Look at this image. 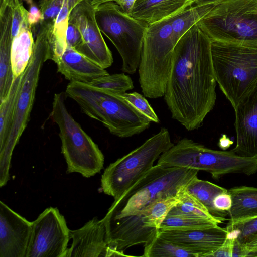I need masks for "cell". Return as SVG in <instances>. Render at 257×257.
I'll return each mask as SVG.
<instances>
[{"instance_id": "20", "label": "cell", "mask_w": 257, "mask_h": 257, "mask_svg": "<svg viewBox=\"0 0 257 257\" xmlns=\"http://www.w3.org/2000/svg\"><path fill=\"white\" fill-rule=\"evenodd\" d=\"M195 0H136L128 14L148 25L191 7Z\"/></svg>"}, {"instance_id": "26", "label": "cell", "mask_w": 257, "mask_h": 257, "mask_svg": "<svg viewBox=\"0 0 257 257\" xmlns=\"http://www.w3.org/2000/svg\"><path fill=\"white\" fill-rule=\"evenodd\" d=\"M180 202L169 211L168 216H180L192 219L216 221L205 207L185 188L180 194Z\"/></svg>"}, {"instance_id": "27", "label": "cell", "mask_w": 257, "mask_h": 257, "mask_svg": "<svg viewBox=\"0 0 257 257\" xmlns=\"http://www.w3.org/2000/svg\"><path fill=\"white\" fill-rule=\"evenodd\" d=\"M71 11L68 0H65L54 22L51 35V60L60 56L67 46L66 34Z\"/></svg>"}, {"instance_id": "45", "label": "cell", "mask_w": 257, "mask_h": 257, "mask_svg": "<svg viewBox=\"0 0 257 257\" xmlns=\"http://www.w3.org/2000/svg\"><path fill=\"white\" fill-rule=\"evenodd\" d=\"M28 4H29V5H31L32 4V3H33V1L32 0H24Z\"/></svg>"}, {"instance_id": "1", "label": "cell", "mask_w": 257, "mask_h": 257, "mask_svg": "<svg viewBox=\"0 0 257 257\" xmlns=\"http://www.w3.org/2000/svg\"><path fill=\"white\" fill-rule=\"evenodd\" d=\"M211 42L196 23L174 50L164 99L172 118L188 131L200 127L215 104Z\"/></svg>"}, {"instance_id": "15", "label": "cell", "mask_w": 257, "mask_h": 257, "mask_svg": "<svg viewBox=\"0 0 257 257\" xmlns=\"http://www.w3.org/2000/svg\"><path fill=\"white\" fill-rule=\"evenodd\" d=\"M32 221L0 201V257H26Z\"/></svg>"}, {"instance_id": "18", "label": "cell", "mask_w": 257, "mask_h": 257, "mask_svg": "<svg viewBox=\"0 0 257 257\" xmlns=\"http://www.w3.org/2000/svg\"><path fill=\"white\" fill-rule=\"evenodd\" d=\"M53 61L58 72L70 82L89 84L94 79L109 74L105 69L68 45Z\"/></svg>"}, {"instance_id": "35", "label": "cell", "mask_w": 257, "mask_h": 257, "mask_svg": "<svg viewBox=\"0 0 257 257\" xmlns=\"http://www.w3.org/2000/svg\"><path fill=\"white\" fill-rule=\"evenodd\" d=\"M66 41L68 46L77 49L82 44L81 33L77 26L69 20L66 34Z\"/></svg>"}, {"instance_id": "8", "label": "cell", "mask_w": 257, "mask_h": 257, "mask_svg": "<svg viewBox=\"0 0 257 257\" xmlns=\"http://www.w3.org/2000/svg\"><path fill=\"white\" fill-rule=\"evenodd\" d=\"M65 95L63 92L54 94L51 116L59 129L67 172L78 173L89 178L103 169L104 157L97 145L68 111Z\"/></svg>"}, {"instance_id": "17", "label": "cell", "mask_w": 257, "mask_h": 257, "mask_svg": "<svg viewBox=\"0 0 257 257\" xmlns=\"http://www.w3.org/2000/svg\"><path fill=\"white\" fill-rule=\"evenodd\" d=\"M70 237L72 242L66 257H107L108 245L102 219L95 217L80 228L70 230Z\"/></svg>"}, {"instance_id": "38", "label": "cell", "mask_w": 257, "mask_h": 257, "mask_svg": "<svg viewBox=\"0 0 257 257\" xmlns=\"http://www.w3.org/2000/svg\"><path fill=\"white\" fill-rule=\"evenodd\" d=\"M27 19L29 26L32 29L43 20V16L40 8L34 3L30 5Z\"/></svg>"}, {"instance_id": "11", "label": "cell", "mask_w": 257, "mask_h": 257, "mask_svg": "<svg viewBox=\"0 0 257 257\" xmlns=\"http://www.w3.org/2000/svg\"><path fill=\"white\" fill-rule=\"evenodd\" d=\"M95 16L101 32L112 43L121 57V70L134 74L140 63L148 24L132 17L114 2L95 8Z\"/></svg>"}, {"instance_id": "44", "label": "cell", "mask_w": 257, "mask_h": 257, "mask_svg": "<svg viewBox=\"0 0 257 257\" xmlns=\"http://www.w3.org/2000/svg\"><path fill=\"white\" fill-rule=\"evenodd\" d=\"M224 0H195L194 4L195 5H202L207 4L215 5Z\"/></svg>"}, {"instance_id": "31", "label": "cell", "mask_w": 257, "mask_h": 257, "mask_svg": "<svg viewBox=\"0 0 257 257\" xmlns=\"http://www.w3.org/2000/svg\"><path fill=\"white\" fill-rule=\"evenodd\" d=\"M226 228L229 235L245 244L257 238V217L234 223H228Z\"/></svg>"}, {"instance_id": "37", "label": "cell", "mask_w": 257, "mask_h": 257, "mask_svg": "<svg viewBox=\"0 0 257 257\" xmlns=\"http://www.w3.org/2000/svg\"><path fill=\"white\" fill-rule=\"evenodd\" d=\"M214 207L218 210L228 212L232 205V199L228 191L215 196L213 201Z\"/></svg>"}, {"instance_id": "24", "label": "cell", "mask_w": 257, "mask_h": 257, "mask_svg": "<svg viewBox=\"0 0 257 257\" xmlns=\"http://www.w3.org/2000/svg\"><path fill=\"white\" fill-rule=\"evenodd\" d=\"M22 75L14 78L7 96L0 101V147L5 144L10 133Z\"/></svg>"}, {"instance_id": "42", "label": "cell", "mask_w": 257, "mask_h": 257, "mask_svg": "<svg viewBox=\"0 0 257 257\" xmlns=\"http://www.w3.org/2000/svg\"><path fill=\"white\" fill-rule=\"evenodd\" d=\"M135 1L136 0H119L117 4L128 14Z\"/></svg>"}, {"instance_id": "12", "label": "cell", "mask_w": 257, "mask_h": 257, "mask_svg": "<svg viewBox=\"0 0 257 257\" xmlns=\"http://www.w3.org/2000/svg\"><path fill=\"white\" fill-rule=\"evenodd\" d=\"M70 230L57 208H46L32 221L26 257H66Z\"/></svg>"}, {"instance_id": "9", "label": "cell", "mask_w": 257, "mask_h": 257, "mask_svg": "<svg viewBox=\"0 0 257 257\" xmlns=\"http://www.w3.org/2000/svg\"><path fill=\"white\" fill-rule=\"evenodd\" d=\"M197 24L211 41L257 46V0H224Z\"/></svg>"}, {"instance_id": "14", "label": "cell", "mask_w": 257, "mask_h": 257, "mask_svg": "<svg viewBox=\"0 0 257 257\" xmlns=\"http://www.w3.org/2000/svg\"><path fill=\"white\" fill-rule=\"evenodd\" d=\"M234 109L236 144L231 150L257 160V82Z\"/></svg>"}, {"instance_id": "34", "label": "cell", "mask_w": 257, "mask_h": 257, "mask_svg": "<svg viewBox=\"0 0 257 257\" xmlns=\"http://www.w3.org/2000/svg\"><path fill=\"white\" fill-rule=\"evenodd\" d=\"M65 0H40L39 7L43 21H55Z\"/></svg>"}, {"instance_id": "32", "label": "cell", "mask_w": 257, "mask_h": 257, "mask_svg": "<svg viewBox=\"0 0 257 257\" xmlns=\"http://www.w3.org/2000/svg\"><path fill=\"white\" fill-rule=\"evenodd\" d=\"M136 109L148 117L151 122L159 123V119L147 100L142 94L133 92L120 94Z\"/></svg>"}, {"instance_id": "2", "label": "cell", "mask_w": 257, "mask_h": 257, "mask_svg": "<svg viewBox=\"0 0 257 257\" xmlns=\"http://www.w3.org/2000/svg\"><path fill=\"white\" fill-rule=\"evenodd\" d=\"M214 5H195L148 25L139 66V83L145 97L164 95L174 48L180 39L205 16Z\"/></svg>"}, {"instance_id": "21", "label": "cell", "mask_w": 257, "mask_h": 257, "mask_svg": "<svg viewBox=\"0 0 257 257\" xmlns=\"http://www.w3.org/2000/svg\"><path fill=\"white\" fill-rule=\"evenodd\" d=\"M232 199L228 223H234L257 217V188L237 186L228 190Z\"/></svg>"}, {"instance_id": "30", "label": "cell", "mask_w": 257, "mask_h": 257, "mask_svg": "<svg viewBox=\"0 0 257 257\" xmlns=\"http://www.w3.org/2000/svg\"><path fill=\"white\" fill-rule=\"evenodd\" d=\"M89 85L118 95L134 88L131 78L124 73L99 77L94 79Z\"/></svg>"}, {"instance_id": "16", "label": "cell", "mask_w": 257, "mask_h": 257, "mask_svg": "<svg viewBox=\"0 0 257 257\" xmlns=\"http://www.w3.org/2000/svg\"><path fill=\"white\" fill-rule=\"evenodd\" d=\"M228 235L225 228L215 226L189 230L159 231L158 236L195 252L199 257H209L224 242Z\"/></svg>"}, {"instance_id": "13", "label": "cell", "mask_w": 257, "mask_h": 257, "mask_svg": "<svg viewBox=\"0 0 257 257\" xmlns=\"http://www.w3.org/2000/svg\"><path fill=\"white\" fill-rule=\"evenodd\" d=\"M69 20L77 26L82 35V44L76 50L104 69L111 66L112 55L97 24L94 8L83 0L72 10Z\"/></svg>"}, {"instance_id": "33", "label": "cell", "mask_w": 257, "mask_h": 257, "mask_svg": "<svg viewBox=\"0 0 257 257\" xmlns=\"http://www.w3.org/2000/svg\"><path fill=\"white\" fill-rule=\"evenodd\" d=\"M7 2L12 9V36L13 38L18 34L23 25L29 24L28 11L20 0H7Z\"/></svg>"}, {"instance_id": "36", "label": "cell", "mask_w": 257, "mask_h": 257, "mask_svg": "<svg viewBox=\"0 0 257 257\" xmlns=\"http://www.w3.org/2000/svg\"><path fill=\"white\" fill-rule=\"evenodd\" d=\"M235 238L228 234L223 244L209 257H232Z\"/></svg>"}, {"instance_id": "29", "label": "cell", "mask_w": 257, "mask_h": 257, "mask_svg": "<svg viewBox=\"0 0 257 257\" xmlns=\"http://www.w3.org/2000/svg\"><path fill=\"white\" fill-rule=\"evenodd\" d=\"M219 224L214 220L167 215L161 223L159 231L199 229L215 226Z\"/></svg>"}, {"instance_id": "41", "label": "cell", "mask_w": 257, "mask_h": 257, "mask_svg": "<svg viewBox=\"0 0 257 257\" xmlns=\"http://www.w3.org/2000/svg\"><path fill=\"white\" fill-rule=\"evenodd\" d=\"M233 143V141L225 135H223L219 140L218 146L221 149L225 150L229 148Z\"/></svg>"}, {"instance_id": "19", "label": "cell", "mask_w": 257, "mask_h": 257, "mask_svg": "<svg viewBox=\"0 0 257 257\" xmlns=\"http://www.w3.org/2000/svg\"><path fill=\"white\" fill-rule=\"evenodd\" d=\"M12 9H0V101L7 96L14 80L11 59Z\"/></svg>"}, {"instance_id": "10", "label": "cell", "mask_w": 257, "mask_h": 257, "mask_svg": "<svg viewBox=\"0 0 257 257\" xmlns=\"http://www.w3.org/2000/svg\"><path fill=\"white\" fill-rule=\"evenodd\" d=\"M174 145L168 130L162 127L128 154L111 163L101 179L103 192L119 198L153 166L161 155Z\"/></svg>"}, {"instance_id": "4", "label": "cell", "mask_w": 257, "mask_h": 257, "mask_svg": "<svg viewBox=\"0 0 257 257\" xmlns=\"http://www.w3.org/2000/svg\"><path fill=\"white\" fill-rule=\"evenodd\" d=\"M54 22L39 23L33 52L22 75L17 97L12 127L5 144L0 147V186L9 180V169L13 150L29 121L40 71L51 57V35Z\"/></svg>"}, {"instance_id": "22", "label": "cell", "mask_w": 257, "mask_h": 257, "mask_svg": "<svg viewBox=\"0 0 257 257\" xmlns=\"http://www.w3.org/2000/svg\"><path fill=\"white\" fill-rule=\"evenodd\" d=\"M34 45L32 29L29 24L23 25L12 42L11 59L14 78L24 72L33 54Z\"/></svg>"}, {"instance_id": "7", "label": "cell", "mask_w": 257, "mask_h": 257, "mask_svg": "<svg viewBox=\"0 0 257 257\" xmlns=\"http://www.w3.org/2000/svg\"><path fill=\"white\" fill-rule=\"evenodd\" d=\"M159 165L203 170L216 179L229 174L250 176L257 172V160L240 157L231 150L208 148L191 139L183 138L161 155Z\"/></svg>"}, {"instance_id": "3", "label": "cell", "mask_w": 257, "mask_h": 257, "mask_svg": "<svg viewBox=\"0 0 257 257\" xmlns=\"http://www.w3.org/2000/svg\"><path fill=\"white\" fill-rule=\"evenodd\" d=\"M65 93L85 114L101 122L117 137H130L150 125L151 121L148 117L117 94L75 82L67 85Z\"/></svg>"}, {"instance_id": "43", "label": "cell", "mask_w": 257, "mask_h": 257, "mask_svg": "<svg viewBox=\"0 0 257 257\" xmlns=\"http://www.w3.org/2000/svg\"><path fill=\"white\" fill-rule=\"evenodd\" d=\"M89 4L93 6L94 9L100 5L102 4L109 2H115L117 4L119 2V0H86Z\"/></svg>"}, {"instance_id": "28", "label": "cell", "mask_w": 257, "mask_h": 257, "mask_svg": "<svg viewBox=\"0 0 257 257\" xmlns=\"http://www.w3.org/2000/svg\"><path fill=\"white\" fill-rule=\"evenodd\" d=\"M144 257H199L193 251L156 236L149 242L144 244Z\"/></svg>"}, {"instance_id": "5", "label": "cell", "mask_w": 257, "mask_h": 257, "mask_svg": "<svg viewBox=\"0 0 257 257\" xmlns=\"http://www.w3.org/2000/svg\"><path fill=\"white\" fill-rule=\"evenodd\" d=\"M199 170L157 164L114 200L103 220L137 215L156 200L179 196Z\"/></svg>"}, {"instance_id": "40", "label": "cell", "mask_w": 257, "mask_h": 257, "mask_svg": "<svg viewBox=\"0 0 257 257\" xmlns=\"http://www.w3.org/2000/svg\"><path fill=\"white\" fill-rule=\"evenodd\" d=\"M243 244L248 252V256H257V238Z\"/></svg>"}, {"instance_id": "25", "label": "cell", "mask_w": 257, "mask_h": 257, "mask_svg": "<svg viewBox=\"0 0 257 257\" xmlns=\"http://www.w3.org/2000/svg\"><path fill=\"white\" fill-rule=\"evenodd\" d=\"M180 201V195L160 198L137 215L147 227L159 230L170 210Z\"/></svg>"}, {"instance_id": "39", "label": "cell", "mask_w": 257, "mask_h": 257, "mask_svg": "<svg viewBox=\"0 0 257 257\" xmlns=\"http://www.w3.org/2000/svg\"><path fill=\"white\" fill-rule=\"evenodd\" d=\"M232 256L246 257L248 256V252L245 249L244 245L240 243L236 239H235L233 251Z\"/></svg>"}, {"instance_id": "6", "label": "cell", "mask_w": 257, "mask_h": 257, "mask_svg": "<svg viewBox=\"0 0 257 257\" xmlns=\"http://www.w3.org/2000/svg\"><path fill=\"white\" fill-rule=\"evenodd\" d=\"M217 83L233 108L257 82V46L212 41Z\"/></svg>"}, {"instance_id": "23", "label": "cell", "mask_w": 257, "mask_h": 257, "mask_svg": "<svg viewBox=\"0 0 257 257\" xmlns=\"http://www.w3.org/2000/svg\"><path fill=\"white\" fill-rule=\"evenodd\" d=\"M185 189L201 203L209 213L221 223L227 220L226 217L228 215V212L217 210L213 204L215 196L228 191L226 189L208 181L199 179L197 176L188 184Z\"/></svg>"}]
</instances>
